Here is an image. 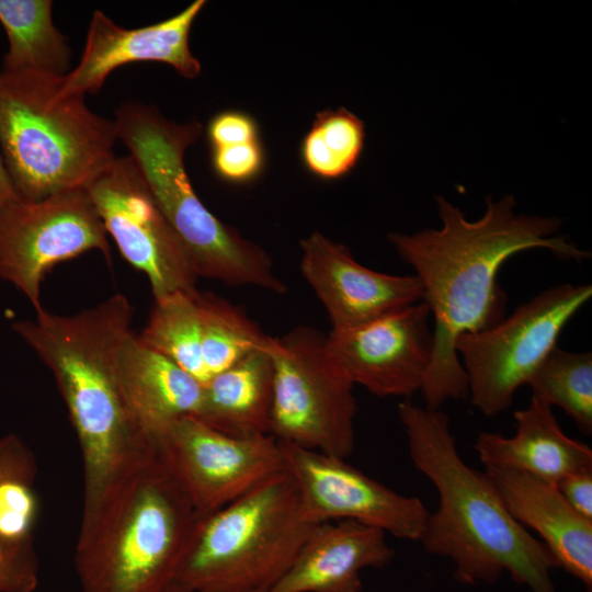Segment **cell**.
<instances>
[{
  "label": "cell",
  "instance_id": "obj_1",
  "mask_svg": "<svg viewBox=\"0 0 592 592\" xmlns=\"http://www.w3.org/2000/svg\"><path fill=\"white\" fill-rule=\"evenodd\" d=\"M486 202L483 216L469 221L459 208L437 196L440 229L388 235L402 261L414 269L434 319L432 358L420 389L428 408L468 397L467 375L455 342L505 317L508 297L497 277L506 260L535 248L577 262L590 258V252L555 235L560 228L558 218L516 214L511 195Z\"/></svg>",
  "mask_w": 592,
  "mask_h": 592
},
{
  "label": "cell",
  "instance_id": "obj_2",
  "mask_svg": "<svg viewBox=\"0 0 592 592\" xmlns=\"http://www.w3.org/2000/svg\"><path fill=\"white\" fill-rule=\"evenodd\" d=\"M133 307L122 294L75 315L44 308L14 331L50 369L77 433L83 464L82 517L157 454L132 410L116 372V352L130 331Z\"/></svg>",
  "mask_w": 592,
  "mask_h": 592
},
{
  "label": "cell",
  "instance_id": "obj_3",
  "mask_svg": "<svg viewBox=\"0 0 592 592\" xmlns=\"http://www.w3.org/2000/svg\"><path fill=\"white\" fill-rule=\"evenodd\" d=\"M398 415L412 465L439 494L419 538L423 549L448 558L454 579L465 585L493 584L508 572L531 592H557L555 558L511 515L488 475L463 460L448 415L409 399Z\"/></svg>",
  "mask_w": 592,
  "mask_h": 592
},
{
  "label": "cell",
  "instance_id": "obj_4",
  "mask_svg": "<svg viewBox=\"0 0 592 592\" xmlns=\"http://www.w3.org/2000/svg\"><path fill=\"white\" fill-rule=\"evenodd\" d=\"M196 520L157 453L81 519L75 565L83 592H167Z\"/></svg>",
  "mask_w": 592,
  "mask_h": 592
},
{
  "label": "cell",
  "instance_id": "obj_5",
  "mask_svg": "<svg viewBox=\"0 0 592 592\" xmlns=\"http://www.w3.org/2000/svg\"><path fill=\"white\" fill-rule=\"evenodd\" d=\"M62 78L0 71V152L25 202L86 189L116 158L114 121L92 112L84 96H60Z\"/></svg>",
  "mask_w": 592,
  "mask_h": 592
},
{
  "label": "cell",
  "instance_id": "obj_6",
  "mask_svg": "<svg viewBox=\"0 0 592 592\" xmlns=\"http://www.w3.org/2000/svg\"><path fill=\"white\" fill-rule=\"evenodd\" d=\"M113 121L117 139L129 150L158 207L185 244L198 277L286 292L269 254L221 223L195 193L184 156L202 134L200 123L178 124L140 103H125Z\"/></svg>",
  "mask_w": 592,
  "mask_h": 592
},
{
  "label": "cell",
  "instance_id": "obj_7",
  "mask_svg": "<svg viewBox=\"0 0 592 592\" xmlns=\"http://www.w3.org/2000/svg\"><path fill=\"white\" fill-rule=\"evenodd\" d=\"M285 469L197 516L174 585L198 592H267L318 525Z\"/></svg>",
  "mask_w": 592,
  "mask_h": 592
},
{
  "label": "cell",
  "instance_id": "obj_8",
  "mask_svg": "<svg viewBox=\"0 0 592 592\" xmlns=\"http://www.w3.org/2000/svg\"><path fill=\"white\" fill-rule=\"evenodd\" d=\"M270 434L280 442L346 458L354 449V384L334 362L326 335L310 327L270 337Z\"/></svg>",
  "mask_w": 592,
  "mask_h": 592
},
{
  "label": "cell",
  "instance_id": "obj_9",
  "mask_svg": "<svg viewBox=\"0 0 592 592\" xmlns=\"http://www.w3.org/2000/svg\"><path fill=\"white\" fill-rule=\"evenodd\" d=\"M592 297L590 284H561L520 305L494 326L464 333L455 351L466 372L468 396L485 415L508 409L515 391L557 346L565 326Z\"/></svg>",
  "mask_w": 592,
  "mask_h": 592
},
{
  "label": "cell",
  "instance_id": "obj_10",
  "mask_svg": "<svg viewBox=\"0 0 592 592\" xmlns=\"http://www.w3.org/2000/svg\"><path fill=\"white\" fill-rule=\"evenodd\" d=\"M91 250L110 259L107 234L86 189L35 202H0V278L20 289L38 311L45 275Z\"/></svg>",
  "mask_w": 592,
  "mask_h": 592
},
{
  "label": "cell",
  "instance_id": "obj_11",
  "mask_svg": "<svg viewBox=\"0 0 592 592\" xmlns=\"http://www.w3.org/2000/svg\"><path fill=\"white\" fill-rule=\"evenodd\" d=\"M153 442L197 516L225 506L284 470L280 442L272 435H228L194 415L169 423L153 435Z\"/></svg>",
  "mask_w": 592,
  "mask_h": 592
},
{
  "label": "cell",
  "instance_id": "obj_12",
  "mask_svg": "<svg viewBox=\"0 0 592 592\" xmlns=\"http://www.w3.org/2000/svg\"><path fill=\"white\" fill-rule=\"evenodd\" d=\"M86 190L124 259L146 274L155 299L196 289L192 257L130 156L116 157Z\"/></svg>",
  "mask_w": 592,
  "mask_h": 592
},
{
  "label": "cell",
  "instance_id": "obj_13",
  "mask_svg": "<svg viewBox=\"0 0 592 592\" xmlns=\"http://www.w3.org/2000/svg\"><path fill=\"white\" fill-rule=\"evenodd\" d=\"M280 445L284 469L311 521L352 520L397 538L419 540L429 515L419 498L396 492L345 458L284 442Z\"/></svg>",
  "mask_w": 592,
  "mask_h": 592
},
{
  "label": "cell",
  "instance_id": "obj_14",
  "mask_svg": "<svg viewBox=\"0 0 592 592\" xmlns=\"http://www.w3.org/2000/svg\"><path fill=\"white\" fill-rule=\"evenodd\" d=\"M430 317L422 300L357 327L331 330L326 346L354 385L379 397L409 399L421 389L432 358Z\"/></svg>",
  "mask_w": 592,
  "mask_h": 592
},
{
  "label": "cell",
  "instance_id": "obj_15",
  "mask_svg": "<svg viewBox=\"0 0 592 592\" xmlns=\"http://www.w3.org/2000/svg\"><path fill=\"white\" fill-rule=\"evenodd\" d=\"M300 270L325 306L332 330L366 323L423 300L415 275H391L360 264L351 251L314 231L300 241Z\"/></svg>",
  "mask_w": 592,
  "mask_h": 592
},
{
  "label": "cell",
  "instance_id": "obj_16",
  "mask_svg": "<svg viewBox=\"0 0 592 592\" xmlns=\"http://www.w3.org/2000/svg\"><path fill=\"white\" fill-rule=\"evenodd\" d=\"M196 0L167 20L138 29L116 25L102 11H94L78 65L60 81V96L96 93L116 68L136 61H159L193 79L201 64L191 53L189 35L205 5Z\"/></svg>",
  "mask_w": 592,
  "mask_h": 592
},
{
  "label": "cell",
  "instance_id": "obj_17",
  "mask_svg": "<svg viewBox=\"0 0 592 592\" xmlns=\"http://www.w3.org/2000/svg\"><path fill=\"white\" fill-rule=\"evenodd\" d=\"M394 556L378 528L352 520L321 522L267 592H361V572L384 568Z\"/></svg>",
  "mask_w": 592,
  "mask_h": 592
},
{
  "label": "cell",
  "instance_id": "obj_18",
  "mask_svg": "<svg viewBox=\"0 0 592 592\" xmlns=\"http://www.w3.org/2000/svg\"><path fill=\"white\" fill-rule=\"evenodd\" d=\"M485 473L511 515L540 536L558 568L592 589V521L579 514L554 483L510 469Z\"/></svg>",
  "mask_w": 592,
  "mask_h": 592
},
{
  "label": "cell",
  "instance_id": "obj_19",
  "mask_svg": "<svg viewBox=\"0 0 592 592\" xmlns=\"http://www.w3.org/2000/svg\"><path fill=\"white\" fill-rule=\"evenodd\" d=\"M513 417V436L478 434L474 448L486 468L516 470L554 485L570 474L592 469V449L563 433L548 403L532 396Z\"/></svg>",
  "mask_w": 592,
  "mask_h": 592
},
{
  "label": "cell",
  "instance_id": "obj_20",
  "mask_svg": "<svg viewBox=\"0 0 592 592\" xmlns=\"http://www.w3.org/2000/svg\"><path fill=\"white\" fill-rule=\"evenodd\" d=\"M116 372L132 410L152 439L169 423L197 414L203 384L132 331L117 348Z\"/></svg>",
  "mask_w": 592,
  "mask_h": 592
},
{
  "label": "cell",
  "instance_id": "obj_21",
  "mask_svg": "<svg viewBox=\"0 0 592 592\" xmlns=\"http://www.w3.org/2000/svg\"><path fill=\"white\" fill-rule=\"evenodd\" d=\"M273 374L269 346L247 355L203 384L195 417L232 436L271 435Z\"/></svg>",
  "mask_w": 592,
  "mask_h": 592
},
{
  "label": "cell",
  "instance_id": "obj_22",
  "mask_svg": "<svg viewBox=\"0 0 592 592\" xmlns=\"http://www.w3.org/2000/svg\"><path fill=\"white\" fill-rule=\"evenodd\" d=\"M49 0H0V23L9 48L2 70L62 78L69 72L70 48L55 27Z\"/></svg>",
  "mask_w": 592,
  "mask_h": 592
},
{
  "label": "cell",
  "instance_id": "obj_23",
  "mask_svg": "<svg viewBox=\"0 0 592 592\" xmlns=\"http://www.w3.org/2000/svg\"><path fill=\"white\" fill-rule=\"evenodd\" d=\"M198 291L175 292L155 299L148 322L138 335L202 384L209 376L202 355Z\"/></svg>",
  "mask_w": 592,
  "mask_h": 592
},
{
  "label": "cell",
  "instance_id": "obj_24",
  "mask_svg": "<svg viewBox=\"0 0 592 592\" xmlns=\"http://www.w3.org/2000/svg\"><path fill=\"white\" fill-rule=\"evenodd\" d=\"M197 299L202 355L209 377L255 351L267 349L270 337L241 308L212 293L198 292Z\"/></svg>",
  "mask_w": 592,
  "mask_h": 592
},
{
  "label": "cell",
  "instance_id": "obj_25",
  "mask_svg": "<svg viewBox=\"0 0 592 592\" xmlns=\"http://www.w3.org/2000/svg\"><path fill=\"white\" fill-rule=\"evenodd\" d=\"M532 396L560 407L587 435L592 433V354L555 346L530 377Z\"/></svg>",
  "mask_w": 592,
  "mask_h": 592
},
{
  "label": "cell",
  "instance_id": "obj_26",
  "mask_svg": "<svg viewBox=\"0 0 592 592\" xmlns=\"http://www.w3.org/2000/svg\"><path fill=\"white\" fill-rule=\"evenodd\" d=\"M364 139V123L355 114L344 107L326 110L317 114L301 141V160L314 175L337 180L356 166Z\"/></svg>",
  "mask_w": 592,
  "mask_h": 592
},
{
  "label": "cell",
  "instance_id": "obj_27",
  "mask_svg": "<svg viewBox=\"0 0 592 592\" xmlns=\"http://www.w3.org/2000/svg\"><path fill=\"white\" fill-rule=\"evenodd\" d=\"M38 584V560L32 535L10 538L0 535V592H34Z\"/></svg>",
  "mask_w": 592,
  "mask_h": 592
},
{
  "label": "cell",
  "instance_id": "obj_28",
  "mask_svg": "<svg viewBox=\"0 0 592 592\" xmlns=\"http://www.w3.org/2000/svg\"><path fill=\"white\" fill-rule=\"evenodd\" d=\"M32 482L12 479L0 485V535L22 538L31 535L37 503Z\"/></svg>",
  "mask_w": 592,
  "mask_h": 592
},
{
  "label": "cell",
  "instance_id": "obj_29",
  "mask_svg": "<svg viewBox=\"0 0 592 592\" xmlns=\"http://www.w3.org/2000/svg\"><path fill=\"white\" fill-rule=\"evenodd\" d=\"M215 173L231 183H246L258 178L264 167V151L260 140L212 148Z\"/></svg>",
  "mask_w": 592,
  "mask_h": 592
},
{
  "label": "cell",
  "instance_id": "obj_30",
  "mask_svg": "<svg viewBox=\"0 0 592 592\" xmlns=\"http://www.w3.org/2000/svg\"><path fill=\"white\" fill-rule=\"evenodd\" d=\"M207 137L212 148L225 147L259 140V129L250 115L229 110L216 114L210 119Z\"/></svg>",
  "mask_w": 592,
  "mask_h": 592
},
{
  "label": "cell",
  "instance_id": "obj_31",
  "mask_svg": "<svg viewBox=\"0 0 592 592\" xmlns=\"http://www.w3.org/2000/svg\"><path fill=\"white\" fill-rule=\"evenodd\" d=\"M35 470L34 457L20 437H0V485L12 479L32 482Z\"/></svg>",
  "mask_w": 592,
  "mask_h": 592
},
{
  "label": "cell",
  "instance_id": "obj_32",
  "mask_svg": "<svg viewBox=\"0 0 592 592\" xmlns=\"http://www.w3.org/2000/svg\"><path fill=\"white\" fill-rule=\"evenodd\" d=\"M556 487L579 514L592 521V469L570 474Z\"/></svg>",
  "mask_w": 592,
  "mask_h": 592
},
{
  "label": "cell",
  "instance_id": "obj_33",
  "mask_svg": "<svg viewBox=\"0 0 592 592\" xmlns=\"http://www.w3.org/2000/svg\"><path fill=\"white\" fill-rule=\"evenodd\" d=\"M19 198L4 167L0 152V202Z\"/></svg>",
  "mask_w": 592,
  "mask_h": 592
},
{
  "label": "cell",
  "instance_id": "obj_34",
  "mask_svg": "<svg viewBox=\"0 0 592 592\" xmlns=\"http://www.w3.org/2000/svg\"><path fill=\"white\" fill-rule=\"evenodd\" d=\"M167 592H198V591L187 590V589L173 584Z\"/></svg>",
  "mask_w": 592,
  "mask_h": 592
},
{
  "label": "cell",
  "instance_id": "obj_35",
  "mask_svg": "<svg viewBox=\"0 0 592 592\" xmlns=\"http://www.w3.org/2000/svg\"><path fill=\"white\" fill-rule=\"evenodd\" d=\"M585 592H592V589H587V591H585Z\"/></svg>",
  "mask_w": 592,
  "mask_h": 592
}]
</instances>
